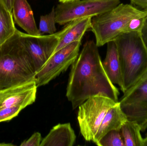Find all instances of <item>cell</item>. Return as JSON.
Instances as JSON below:
<instances>
[{
    "instance_id": "obj_1",
    "label": "cell",
    "mask_w": 147,
    "mask_h": 146,
    "mask_svg": "<svg viewBox=\"0 0 147 146\" xmlns=\"http://www.w3.org/2000/svg\"><path fill=\"white\" fill-rule=\"evenodd\" d=\"M98 47L93 40L86 41L71 65L66 95L73 109L97 95L118 102L119 91L106 74Z\"/></svg>"
},
{
    "instance_id": "obj_2",
    "label": "cell",
    "mask_w": 147,
    "mask_h": 146,
    "mask_svg": "<svg viewBox=\"0 0 147 146\" xmlns=\"http://www.w3.org/2000/svg\"><path fill=\"white\" fill-rule=\"evenodd\" d=\"M21 32L0 45V91L35 81L36 72Z\"/></svg>"
},
{
    "instance_id": "obj_3",
    "label": "cell",
    "mask_w": 147,
    "mask_h": 146,
    "mask_svg": "<svg viewBox=\"0 0 147 146\" xmlns=\"http://www.w3.org/2000/svg\"><path fill=\"white\" fill-rule=\"evenodd\" d=\"M117 48L123 93L147 72V50L139 32L120 35L114 40Z\"/></svg>"
},
{
    "instance_id": "obj_4",
    "label": "cell",
    "mask_w": 147,
    "mask_h": 146,
    "mask_svg": "<svg viewBox=\"0 0 147 146\" xmlns=\"http://www.w3.org/2000/svg\"><path fill=\"white\" fill-rule=\"evenodd\" d=\"M147 16V10L139 9L131 4L120 3L109 11L92 17L90 29L95 35L97 46L100 47L126 33L131 20Z\"/></svg>"
},
{
    "instance_id": "obj_5",
    "label": "cell",
    "mask_w": 147,
    "mask_h": 146,
    "mask_svg": "<svg viewBox=\"0 0 147 146\" xmlns=\"http://www.w3.org/2000/svg\"><path fill=\"white\" fill-rule=\"evenodd\" d=\"M118 103L105 96L97 95L79 106L78 122L80 133L86 141L93 142L106 113Z\"/></svg>"
},
{
    "instance_id": "obj_6",
    "label": "cell",
    "mask_w": 147,
    "mask_h": 146,
    "mask_svg": "<svg viewBox=\"0 0 147 146\" xmlns=\"http://www.w3.org/2000/svg\"><path fill=\"white\" fill-rule=\"evenodd\" d=\"M120 0H78L57 6L56 21L60 25L86 17H92L114 8Z\"/></svg>"
},
{
    "instance_id": "obj_7",
    "label": "cell",
    "mask_w": 147,
    "mask_h": 146,
    "mask_svg": "<svg viewBox=\"0 0 147 146\" xmlns=\"http://www.w3.org/2000/svg\"><path fill=\"white\" fill-rule=\"evenodd\" d=\"M123 96L119 105L127 120L135 122L143 132L147 129V72Z\"/></svg>"
},
{
    "instance_id": "obj_8",
    "label": "cell",
    "mask_w": 147,
    "mask_h": 146,
    "mask_svg": "<svg viewBox=\"0 0 147 146\" xmlns=\"http://www.w3.org/2000/svg\"><path fill=\"white\" fill-rule=\"evenodd\" d=\"M81 44V41L74 42L53 54L36 73L35 82L37 87L47 85L71 66L79 54Z\"/></svg>"
},
{
    "instance_id": "obj_9",
    "label": "cell",
    "mask_w": 147,
    "mask_h": 146,
    "mask_svg": "<svg viewBox=\"0 0 147 146\" xmlns=\"http://www.w3.org/2000/svg\"><path fill=\"white\" fill-rule=\"evenodd\" d=\"M58 32L47 35L33 36L21 33L24 45L29 53L36 73L53 54L58 43Z\"/></svg>"
},
{
    "instance_id": "obj_10",
    "label": "cell",
    "mask_w": 147,
    "mask_h": 146,
    "mask_svg": "<svg viewBox=\"0 0 147 146\" xmlns=\"http://www.w3.org/2000/svg\"><path fill=\"white\" fill-rule=\"evenodd\" d=\"M37 88L35 81H32L0 91V110L16 105L25 109L35 102Z\"/></svg>"
},
{
    "instance_id": "obj_11",
    "label": "cell",
    "mask_w": 147,
    "mask_h": 146,
    "mask_svg": "<svg viewBox=\"0 0 147 146\" xmlns=\"http://www.w3.org/2000/svg\"><path fill=\"white\" fill-rule=\"evenodd\" d=\"M91 19V17H86L69 22L58 32L57 44L53 54L71 43L81 41L85 33L90 28Z\"/></svg>"
},
{
    "instance_id": "obj_12",
    "label": "cell",
    "mask_w": 147,
    "mask_h": 146,
    "mask_svg": "<svg viewBox=\"0 0 147 146\" xmlns=\"http://www.w3.org/2000/svg\"><path fill=\"white\" fill-rule=\"evenodd\" d=\"M14 22L27 33L33 36H40L33 13L27 0H14L12 9Z\"/></svg>"
},
{
    "instance_id": "obj_13",
    "label": "cell",
    "mask_w": 147,
    "mask_h": 146,
    "mask_svg": "<svg viewBox=\"0 0 147 146\" xmlns=\"http://www.w3.org/2000/svg\"><path fill=\"white\" fill-rule=\"evenodd\" d=\"M76 139L70 123H59L53 127L42 140L40 146H72Z\"/></svg>"
},
{
    "instance_id": "obj_14",
    "label": "cell",
    "mask_w": 147,
    "mask_h": 146,
    "mask_svg": "<svg viewBox=\"0 0 147 146\" xmlns=\"http://www.w3.org/2000/svg\"><path fill=\"white\" fill-rule=\"evenodd\" d=\"M127 120V118L122 111L118 102L106 113L93 142L96 145L105 135L112 130L121 131L122 127Z\"/></svg>"
},
{
    "instance_id": "obj_15",
    "label": "cell",
    "mask_w": 147,
    "mask_h": 146,
    "mask_svg": "<svg viewBox=\"0 0 147 146\" xmlns=\"http://www.w3.org/2000/svg\"><path fill=\"white\" fill-rule=\"evenodd\" d=\"M107 52L103 66L107 75L113 84H117L123 88V80L121 65L115 41L107 43Z\"/></svg>"
},
{
    "instance_id": "obj_16",
    "label": "cell",
    "mask_w": 147,
    "mask_h": 146,
    "mask_svg": "<svg viewBox=\"0 0 147 146\" xmlns=\"http://www.w3.org/2000/svg\"><path fill=\"white\" fill-rule=\"evenodd\" d=\"M14 23L12 12L0 0V45L14 34L17 30Z\"/></svg>"
},
{
    "instance_id": "obj_17",
    "label": "cell",
    "mask_w": 147,
    "mask_h": 146,
    "mask_svg": "<svg viewBox=\"0 0 147 146\" xmlns=\"http://www.w3.org/2000/svg\"><path fill=\"white\" fill-rule=\"evenodd\" d=\"M141 129L135 122L127 120L121 129L125 146H143Z\"/></svg>"
},
{
    "instance_id": "obj_18",
    "label": "cell",
    "mask_w": 147,
    "mask_h": 146,
    "mask_svg": "<svg viewBox=\"0 0 147 146\" xmlns=\"http://www.w3.org/2000/svg\"><path fill=\"white\" fill-rule=\"evenodd\" d=\"M56 11L53 7L50 13L40 16L38 30L40 35L45 33L53 34L57 32Z\"/></svg>"
},
{
    "instance_id": "obj_19",
    "label": "cell",
    "mask_w": 147,
    "mask_h": 146,
    "mask_svg": "<svg viewBox=\"0 0 147 146\" xmlns=\"http://www.w3.org/2000/svg\"><path fill=\"white\" fill-rule=\"evenodd\" d=\"M121 131L112 130L105 135L99 141L98 146H125Z\"/></svg>"
},
{
    "instance_id": "obj_20",
    "label": "cell",
    "mask_w": 147,
    "mask_h": 146,
    "mask_svg": "<svg viewBox=\"0 0 147 146\" xmlns=\"http://www.w3.org/2000/svg\"><path fill=\"white\" fill-rule=\"evenodd\" d=\"M23 109L22 106L16 105L0 110V122L11 120Z\"/></svg>"
},
{
    "instance_id": "obj_21",
    "label": "cell",
    "mask_w": 147,
    "mask_h": 146,
    "mask_svg": "<svg viewBox=\"0 0 147 146\" xmlns=\"http://www.w3.org/2000/svg\"><path fill=\"white\" fill-rule=\"evenodd\" d=\"M146 17H137L131 20L126 28V33L130 32L140 33Z\"/></svg>"
},
{
    "instance_id": "obj_22",
    "label": "cell",
    "mask_w": 147,
    "mask_h": 146,
    "mask_svg": "<svg viewBox=\"0 0 147 146\" xmlns=\"http://www.w3.org/2000/svg\"><path fill=\"white\" fill-rule=\"evenodd\" d=\"M42 141L40 133L36 132L34 133L28 139L23 141L20 145L21 146H40Z\"/></svg>"
},
{
    "instance_id": "obj_23",
    "label": "cell",
    "mask_w": 147,
    "mask_h": 146,
    "mask_svg": "<svg viewBox=\"0 0 147 146\" xmlns=\"http://www.w3.org/2000/svg\"><path fill=\"white\" fill-rule=\"evenodd\" d=\"M131 4L139 9L147 10V0H130Z\"/></svg>"
},
{
    "instance_id": "obj_24",
    "label": "cell",
    "mask_w": 147,
    "mask_h": 146,
    "mask_svg": "<svg viewBox=\"0 0 147 146\" xmlns=\"http://www.w3.org/2000/svg\"><path fill=\"white\" fill-rule=\"evenodd\" d=\"M140 33L142 39L147 50V16L145 18L144 24Z\"/></svg>"
},
{
    "instance_id": "obj_25",
    "label": "cell",
    "mask_w": 147,
    "mask_h": 146,
    "mask_svg": "<svg viewBox=\"0 0 147 146\" xmlns=\"http://www.w3.org/2000/svg\"><path fill=\"white\" fill-rule=\"evenodd\" d=\"M9 11L12 12L14 0H2Z\"/></svg>"
},
{
    "instance_id": "obj_26",
    "label": "cell",
    "mask_w": 147,
    "mask_h": 146,
    "mask_svg": "<svg viewBox=\"0 0 147 146\" xmlns=\"http://www.w3.org/2000/svg\"><path fill=\"white\" fill-rule=\"evenodd\" d=\"M78 0H59V2L61 3H67L72 2Z\"/></svg>"
},
{
    "instance_id": "obj_27",
    "label": "cell",
    "mask_w": 147,
    "mask_h": 146,
    "mask_svg": "<svg viewBox=\"0 0 147 146\" xmlns=\"http://www.w3.org/2000/svg\"><path fill=\"white\" fill-rule=\"evenodd\" d=\"M143 146H147V136L145 139H143Z\"/></svg>"
},
{
    "instance_id": "obj_28",
    "label": "cell",
    "mask_w": 147,
    "mask_h": 146,
    "mask_svg": "<svg viewBox=\"0 0 147 146\" xmlns=\"http://www.w3.org/2000/svg\"><path fill=\"white\" fill-rule=\"evenodd\" d=\"M13 144H5V143H1L0 144V146H13Z\"/></svg>"
}]
</instances>
